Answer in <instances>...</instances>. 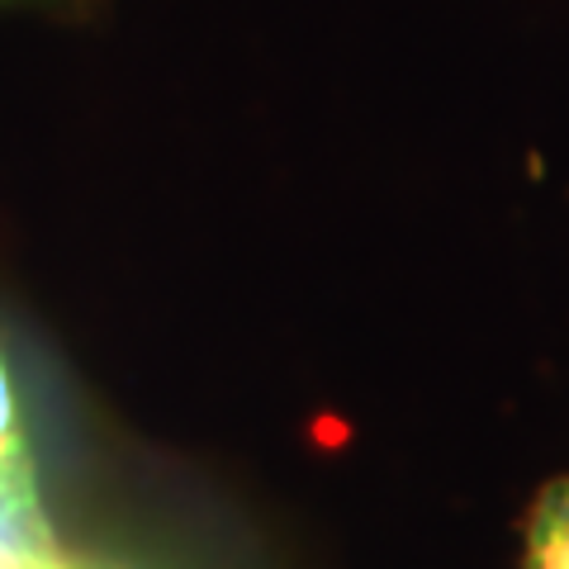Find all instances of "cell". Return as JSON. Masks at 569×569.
<instances>
[{"instance_id":"cell-1","label":"cell","mask_w":569,"mask_h":569,"mask_svg":"<svg viewBox=\"0 0 569 569\" xmlns=\"http://www.w3.org/2000/svg\"><path fill=\"white\" fill-rule=\"evenodd\" d=\"M0 565L14 569H62L71 565L62 556L52 522L43 512L39 470H33L29 441L0 451Z\"/></svg>"},{"instance_id":"cell-2","label":"cell","mask_w":569,"mask_h":569,"mask_svg":"<svg viewBox=\"0 0 569 569\" xmlns=\"http://www.w3.org/2000/svg\"><path fill=\"white\" fill-rule=\"evenodd\" d=\"M522 569H569V475L550 479L531 503Z\"/></svg>"},{"instance_id":"cell-3","label":"cell","mask_w":569,"mask_h":569,"mask_svg":"<svg viewBox=\"0 0 569 569\" xmlns=\"http://www.w3.org/2000/svg\"><path fill=\"white\" fill-rule=\"evenodd\" d=\"M24 441V427H20V399H14V376H10V361L0 351V451L20 447Z\"/></svg>"},{"instance_id":"cell-4","label":"cell","mask_w":569,"mask_h":569,"mask_svg":"<svg viewBox=\"0 0 569 569\" xmlns=\"http://www.w3.org/2000/svg\"><path fill=\"white\" fill-rule=\"evenodd\" d=\"M0 569H14V565H0ZM62 569H77V565H62Z\"/></svg>"},{"instance_id":"cell-5","label":"cell","mask_w":569,"mask_h":569,"mask_svg":"<svg viewBox=\"0 0 569 569\" xmlns=\"http://www.w3.org/2000/svg\"><path fill=\"white\" fill-rule=\"evenodd\" d=\"M0 6H10V0H0Z\"/></svg>"}]
</instances>
